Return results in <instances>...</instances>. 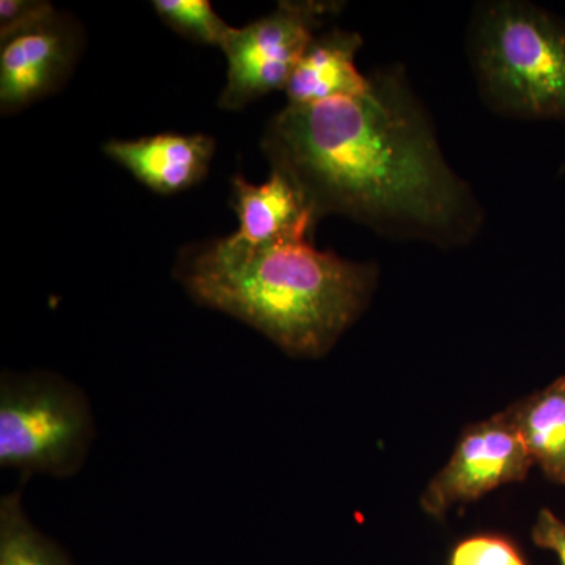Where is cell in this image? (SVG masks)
I'll use <instances>...</instances> for the list:
<instances>
[{"instance_id": "5", "label": "cell", "mask_w": 565, "mask_h": 565, "mask_svg": "<svg viewBox=\"0 0 565 565\" xmlns=\"http://www.w3.org/2000/svg\"><path fill=\"white\" fill-rule=\"evenodd\" d=\"M341 6L322 0H285L262 20L243 29L233 28L222 44L228 58V77L218 106L243 109L267 93L286 88L323 18Z\"/></svg>"}, {"instance_id": "10", "label": "cell", "mask_w": 565, "mask_h": 565, "mask_svg": "<svg viewBox=\"0 0 565 565\" xmlns=\"http://www.w3.org/2000/svg\"><path fill=\"white\" fill-rule=\"evenodd\" d=\"M362 46V35L356 32L333 29L318 33L286 85L289 106H305L366 92L370 76H363L355 65L356 52Z\"/></svg>"}, {"instance_id": "12", "label": "cell", "mask_w": 565, "mask_h": 565, "mask_svg": "<svg viewBox=\"0 0 565 565\" xmlns=\"http://www.w3.org/2000/svg\"><path fill=\"white\" fill-rule=\"evenodd\" d=\"M24 487L21 482L0 498V565H74L66 550L28 515Z\"/></svg>"}, {"instance_id": "2", "label": "cell", "mask_w": 565, "mask_h": 565, "mask_svg": "<svg viewBox=\"0 0 565 565\" xmlns=\"http://www.w3.org/2000/svg\"><path fill=\"white\" fill-rule=\"evenodd\" d=\"M193 302L232 316L297 359H321L370 305L374 263L305 241L245 247L230 237L182 248L173 269Z\"/></svg>"}, {"instance_id": "7", "label": "cell", "mask_w": 565, "mask_h": 565, "mask_svg": "<svg viewBox=\"0 0 565 565\" xmlns=\"http://www.w3.org/2000/svg\"><path fill=\"white\" fill-rule=\"evenodd\" d=\"M84 46V32L58 11L50 21L3 41L0 107L13 114L52 95L68 81Z\"/></svg>"}, {"instance_id": "8", "label": "cell", "mask_w": 565, "mask_h": 565, "mask_svg": "<svg viewBox=\"0 0 565 565\" xmlns=\"http://www.w3.org/2000/svg\"><path fill=\"white\" fill-rule=\"evenodd\" d=\"M214 151V139L204 134L163 132L104 145L110 159L161 195H173L203 181Z\"/></svg>"}, {"instance_id": "3", "label": "cell", "mask_w": 565, "mask_h": 565, "mask_svg": "<svg viewBox=\"0 0 565 565\" xmlns=\"http://www.w3.org/2000/svg\"><path fill=\"white\" fill-rule=\"evenodd\" d=\"M468 57L490 109L520 120L565 121V20L523 0L476 6Z\"/></svg>"}, {"instance_id": "4", "label": "cell", "mask_w": 565, "mask_h": 565, "mask_svg": "<svg viewBox=\"0 0 565 565\" xmlns=\"http://www.w3.org/2000/svg\"><path fill=\"white\" fill-rule=\"evenodd\" d=\"M96 440L90 397L76 382L47 370L0 374V468L22 484L33 476L79 475Z\"/></svg>"}, {"instance_id": "1", "label": "cell", "mask_w": 565, "mask_h": 565, "mask_svg": "<svg viewBox=\"0 0 565 565\" xmlns=\"http://www.w3.org/2000/svg\"><path fill=\"white\" fill-rule=\"evenodd\" d=\"M262 148L316 221L345 215L393 239L444 248L473 243L484 223L401 66L375 71L362 95L288 104L270 120Z\"/></svg>"}, {"instance_id": "6", "label": "cell", "mask_w": 565, "mask_h": 565, "mask_svg": "<svg viewBox=\"0 0 565 565\" xmlns=\"http://www.w3.org/2000/svg\"><path fill=\"white\" fill-rule=\"evenodd\" d=\"M531 460L509 411L465 427L448 463L434 476L422 497V508L444 519L456 504L471 503L498 487L522 482Z\"/></svg>"}, {"instance_id": "11", "label": "cell", "mask_w": 565, "mask_h": 565, "mask_svg": "<svg viewBox=\"0 0 565 565\" xmlns=\"http://www.w3.org/2000/svg\"><path fill=\"white\" fill-rule=\"evenodd\" d=\"M508 411L533 463L565 486V375Z\"/></svg>"}, {"instance_id": "14", "label": "cell", "mask_w": 565, "mask_h": 565, "mask_svg": "<svg viewBox=\"0 0 565 565\" xmlns=\"http://www.w3.org/2000/svg\"><path fill=\"white\" fill-rule=\"evenodd\" d=\"M446 565H530L523 550L508 535L479 533L460 539Z\"/></svg>"}, {"instance_id": "15", "label": "cell", "mask_w": 565, "mask_h": 565, "mask_svg": "<svg viewBox=\"0 0 565 565\" xmlns=\"http://www.w3.org/2000/svg\"><path fill=\"white\" fill-rule=\"evenodd\" d=\"M58 11L43 0H2L0 2V40L7 41L18 33L50 21Z\"/></svg>"}, {"instance_id": "16", "label": "cell", "mask_w": 565, "mask_h": 565, "mask_svg": "<svg viewBox=\"0 0 565 565\" xmlns=\"http://www.w3.org/2000/svg\"><path fill=\"white\" fill-rule=\"evenodd\" d=\"M531 539L539 548L556 553L561 565H565V522L557 519L550 509H542L535 520Z\"/></svg>"}, {"instance_id": "9", "label": "cell", "mask_w": 565, "mask_h": 565, "mask_svg": "<svg viewBox=\"0 0 565 565\" xmlns=\"http://www.w3.org/2000/svg\"><path fill=\"white\" fill-rule=\"evenodd\" d=\"M232 189V206L239 217V230L228 236L233 243L245 247L294 243L307 239L313 228V211L285 174L273 170L259 185L236 177Z\"/></svg>"}, {"instance_id": "13", "label": "cell", "mask_w": 565, "mask_h": 565, "mask_svg": "<svg viewBox=\"0 0 565 565\" xmlns=\"http://www.w3.org/2000/svg\"><path fill=\"white\" fill-rule=\"evenodd\" d=\"M156 13L170 28L193 41L222 47L230 28L207 0H154Z\"/></svg>"}]
</instances>
